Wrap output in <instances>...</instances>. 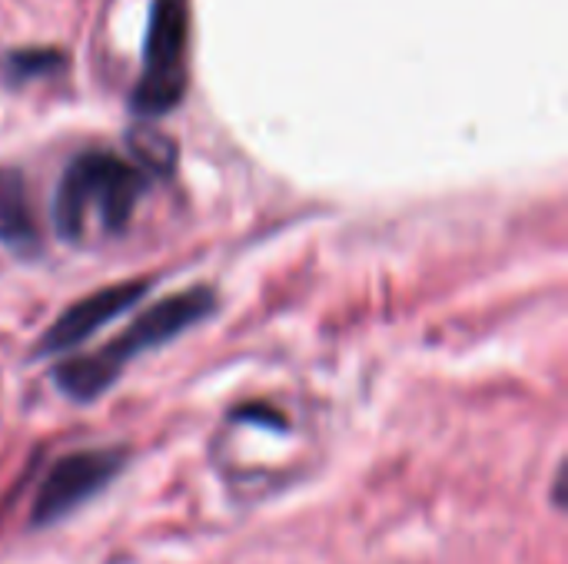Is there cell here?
<instances>
[{
    "label": "cell",
    "instance_id": "cell-1",
    "mask_svg": "<svg viewBox=\"0 0 568 564\" xmlns=\"http://www.w3.org/2000/svg\"><path fill=\"white\" fill-rule=\"evenodd\" d=\"M213 309H216V296L206 286H193L170 299H160L143 316H136L116 339L100 346L97 352H87V356H77V359H67L63 366H57L53 382L70 399L90 402L120 379L126 362H133L140 352H146L160 342L176 339L183 329L206 319Z\"/></svg>",
    "mask_w": 568,
    "mask_h": 564
},
{
    "label": "cell",
    "instance_id": "cell-2",
    "mask_svg": "<svg viewBox=\"0 0 568 564\" xmlns=\"http://www.w3.org/2000/svg\"><path fill=\"white\" fill-rule=\"evenodd\" d=\"M143 189H146L143 166L106 150L80 153L67 166L53 199L60 236L80 243L93 229L120 233L130 223Z\"/></svg>",
    "mask_w": 568,
    "mask_h": 564
},
{
    "label": "cell",
    "instance_id": "cell-3",
    "mask_svg": "<svg viewBox=\"0 0 568 564\" xmlns=\"http://www.w3.org/2000/svg\"><path fill=\"white\" fill-rule=\"evenodd\" d=\"M186 40H190V13L186 0H156L146 50H143V73L133 86V110L143 116L170 113L186 90Z\"/></svg>",
    "mask_w": 568,
    "mask_h": 564
},
{
    "label": "cell",
    "instance_id": "cell-4",
    "mask_svg": "<svg viewBox=\"0 0 568 564\" xmlns=\"http://www.w3.org/2000/svg\"><path fill=\"white\" fill-rule=\"evenodd\" d=\"M123 469L120 449H83L63 455L43 479L37 502H33V525H53L97 495L116 472Z\"/></svg>",
    "mask_w": 568,
    "mask_h": 564
},
{
    "label": "cell",
    "instance_id": "cell-5",
    "mask_svg": "<svg viewBox=\"0 0 568 564\" xmlns=\"http://www.w3.org/2000/svg\"><path fill=\"white\" fill-rule=\"evenodd\" d=\"M150 289L146 279H133V283H120V286H106L97 289L83 299H77L67 312H60V319L47 329V336L40 339L37 352H63V349H77L80 342H87L97 329H103L110 319H116L120 312H126L136 299H143Z\"/></svg>",
    "mask_w": 568,
    "mask_h": 564
},
{
    "label": "cell",
    "instance_id": "cell-6",
    "mask_svg": "<svg viewBox=\"0 0 568 564\" xmlns=\"http://www.w3.org/2000/svg\"><path fill=\"white\" fill-rule=\"evenodd\" d=\"M0 243L7 246L37 243V219H33L27 183L17 170L7 166H0Z\"/></svg>",
    "mask_w": 568,
    "mask_h": 564
},
{
    "label": "cell",
    "instance_id": "cell-7",
    "mask_svg": "<svg viewBox=\"0 0 568 564\" xmlns=\"http://www.w3.org/2000/svg\"><path fill=\"white\" fill-rule=\"evenodd\" d=\"M130 146L136 153V166H143L146 173H166L173 166V143L163 136V133H153V130H143V133H133L130 136Z\"/></svg>",
    "mask_w": 568,
    "mask_h": 564
},
{
    "label": "cell",
    "instance_id": "cell-8",
    "mask_svg": "<svg viewBox=\"0 0 568 564\" xmlns=\"http://www.w3.org/2000/svg\"><path fill=\"white\" fill-rule=\"evenodd\" d=\"M63 63V57L57 50H23L10 57V70L17 76H33V73H50Z\"/></svg>",
    "mask_w": 568,
    "mask_h": 564
}]
</instances>
